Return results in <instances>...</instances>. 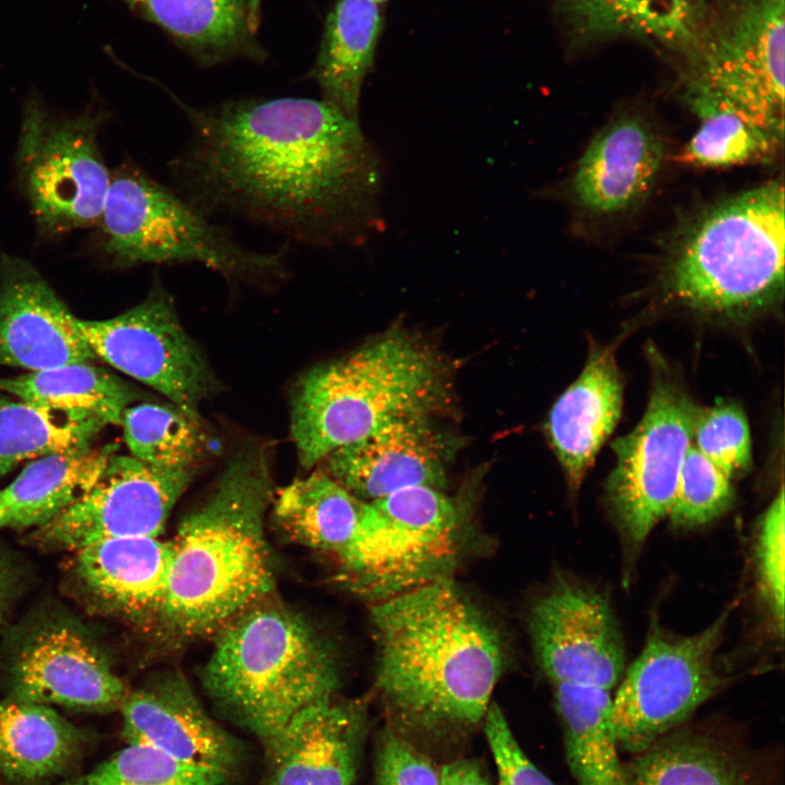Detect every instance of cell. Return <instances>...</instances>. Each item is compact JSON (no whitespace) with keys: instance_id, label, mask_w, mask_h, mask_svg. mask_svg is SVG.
Masks as SVG:
<instances>
[{"instance_id":"obj_1","label":"cell","mask_w":785,"mask_h":785,"mask_svg":"<svg viewBox=\"0 0 785 785\" xmlns=\"http://www.w3.org/2000/svg\"><path fill=\"white\" fill-rule=\"evenodd\" d=\"M168 162L171 188L208 217L261 227L310 247L359 246L383 227L379 157L360 120L323 99L186 104Z\"/></svg>"},{"instance_id":"obj_2","label":"cell","mask_w":785,"mask_h":785,"mask_svg":"<svg viewBox=\"0 0 785 785\" xmlns=\"http://www.w3.org/2000/svg\"><path fill=\"white\" fill-rule=\"evenodd\" d=\"M375 687L390 727L452 742L482 724L505 666L503 639L451 578L372 604Z\"/></svg>"},{"instance_id":"obj_3","label":"cell","mask_w":785,"mask_h":785,"mask_svg":"<svg viewBox=\"0 0 785 785\" xmlns=\"http://www.w3.org/2000/svg\"><path fill=\"white\" fill-rule=\"evenodd\" d=\"M274 495L268 451L250 445L183 517L157 618L168 631L182 638L218 631L269 594L275 572L265 517Z\"/></svg>"},{"instance_id":"obj_4","label":"cell","mask_w":785,"mask_h":785,"mask_svg":"<svg viewBox=\"0 0 785 785\" xmlns=\"http://www.w3.org/2000/svg\"><path fill=\"white\" fill-rule=\"evenodd\" d=\"M446 394L439 358L399 333L316 365L298 379L291 397L290 431L299 462L312 469L388 421L430 415Z\"/></svg>"},{"instance_id":"obj_5","label":"cell","mask_w":785,"mask_h":785,"mask_svg":"<svg viewBox=\"0 0 785 785\" xmlns=\"http://www.w3.org/2000/svg\"><path fill=\"white\" fill-rule=\"evenodd\" d=\"M339 680L323 637L297 613L262 602L219 629L203 672L218 712L261 742L304 706L336 696Z\"/></svg>"},{"instance_id":"obj_6","label":"cell","mask_w":785,"mask_h":785,"mask_svg":"<svg viewBox=\"0 0 785 785\" xmlns=\"http://www.w3.org/2000/svg\"><path fill=\"white\" fill-rule=\"evenodd\" d=\"M784 246V186L774 180L703 210L671 250L663 288L709 315L761 312L783 297Z\"/></svg>"},{"instance_id":"obj_7","label":"cell","mask_w":785,"mask_h":785,"mask_svg":"<svg viewBox=\"0 0 785 785\" xmlns=\"http://www.w3.org/2000/svg\"><path fill=\"white\" fill-rule=\"evenodd\" d=\"M111 264H201L231 283L269 285L288 276L287 251H256L171 186L132 161L111 173L98 222Z\"/></svg>"},{"instance_id":"obj_8","label":"cell","mask_w":785,"mask_h":785,"mask_svg":"<svg viewBox=\"0 0 785 785\" xmlns=\"http://www.w3.org/2000/svg\"><path fill=\"white\" fill-rule=\"evenodd\" d=\"M471 533L457 498L431 486L406 487L366 502L352 554L341 568L373 604L451 578Z\"/></svg>"},{"instance_id":"obj_9","label":"cell","mask_w":785,"mask_h":785,"mask_svg":"<svg viewBox=\"0 0 785 785\" xmlns=\"http://www.w3.org/2000/svg\"><path fill=\"white\" fill-rule=\"evenodd\" d=\"M98 114L51 111L26 102L17 141L16 168L37 226L60 234L98 225L111 173L99 144Z\"/></svg>"},{"instance_id":"obj_10","label":"cell","mask_w":785,"mask_h":785,"mask_svg":"<svg viewBox=\"0 0 785 785\" xmlns=\"http://www.w3.org/2000/svg\"><path fill=\"white\" fill-rule=\"evenodd\" d=\"M730 609L710 626L678 636L652 620L645 644L620 679L612 701L619 749L637 754L684 725L723 686L715 668Z\"/></svg>"},{"instance_id":"obj_11","label":"cell","mask_w":785,"mask_h":785,"mask_svg":"<svg viewBox=\"0 0 785 785\" xmlns=\"http://www.w3.org/2000/svg\"><path fill=\"white\" fill-rule=\"evenodd\" d=\"M699 410L679 385L656 375L640 422L612 444L616 463L605 495L631 554L668 515Z\"/></svg>"},{"instance_id":"obj_12","label":"cell","mask_w":785,"mask_h":785,"mask_svg":"<svg viewBox=\"0 0 785 785\" xmlns=\"http://www.w3.org/2000/svg\"><path fill=\"white\" fill-rule=\"evenodd\" d=\"M785 0H733L689 58L693 78L784 135Z\"/></svg>"},{"instance_id":"obj_13","label":"cell","mask_w":785,"mask_h":785,"mask_svg":"<svg viewBox=\"0 0 785 785\" xmlns=\"http://www.w3.org/2000/svg\"><path fill=\"white\" fill-rule=\"evenodd\" d=\"M95 353L117 370L150 386L185 411L217 389L201 349L180 323L173 299L155 281L140 304L107 319L77 318Z\"/></svg>"},{"instance_id":"obj_14","label":"cell","mask_w":785,"mask_h":785,"mask_svg":"<svg viewBox=\"0 0 785 785\" xmlns=\"http://www.w3.org/2000/svg\"><path fill=\"white\" fill-rule=\"evenodd\" d=\"M195 472L196 468H161L113 452L93 487L36 528L32 541L75 552L109 539L160 536Z\"/></svg>"},{"instance_id":"obj_15","label":"cell","mask_w":785,"mask_h":785,"mask_svg":"<svg viewBox=\"0 0 785 785\" xmlns=\"http://www.w3.org/2000/svg\"><path fill=\"white\" fill-rule=\"evenodd\" d=\"M536 662L552 685L613 689L625 673V647L608 602L597 592L559 582L529 615Z\"/></svg>"},{"instance_id":"obj_16","label":"cell","mask_w":785,"mask_h":785,"mask_svg":"<svg viewBox=\"0 0 785 785\" xmlns=\"http://www.w3.org/2000/svg\"><path fill=\"white\" fill-rule=\"evenodd\" d=\"M11 698L104 712L128 691L96 642L78 625L52 619L33 629L9 666Z\"/></svg>"},{"instance_id":"obj_17","label":"cell","mask_w":785,"mask_h":785,"mask_svg":"<svg viewBox=\"0 0 785 785\" xmlns=\"http://www.w3.org/2000/svg\"><path fill=\"white\" fill-rule=\"evenodd\" d=\"M367 729L363 700L334 696L304 706L261 742L265 771L258 785H352Z\"/></svg>"},{"instance_id":"obj_18","label":"cell","mask_w":785,"mask_h":785,"mask_svg":"<svg viewBox=\"0 0 785 785\" xmlns=\"http://www.w3.org/2000/svg\"><path fill=\"white\" fill-rule=\"evenodd\" d=\"M96 359L75 317L28 261L0 259V366L41 371Z\"/></svg>"},{"instance_id":"obj_19","label":"cell","mask_w":785,"mask_h":785,"mask_svg":"<svg viewBox=\"0 0 785 785\" xmlns=\"http://www.w3.org/2000/svg\"><path fill=\"white\" fill-rule=\"evenodd\" d=\"M449 454L447 438L421 414L388 421L322 461L340 485L371 502L411 486L444 490Z\"/></svg>"},{"instance_id":"obj_20","label":"cell","mask_w":785,"mask_h":785,"mask_svg":"<svg viewBox=\"0 0 785 785\" xmlns=\"http://www.w3.org/2000/svg\"><path fill=\"white\" fill-rule=\"evenodd\" d=\"M126 744L145 745L190 764L235 774L240 741L219 725L180 675L166 674L128 693L121 705Z\"/></svg>"},{"instance_id":"obj_21","label":"cell","mask_w":785,"mask_h":785,"mask_svg":"<svg viewBox=\"0 0 785 785\" xmlns=\"http://www.w3.org/2000/svg\"><path fill=\"white\" fill-rule=\"evenodd\" d=\"M664 157L652 124L637 113L608 122L591 140L568 184L572 202L593 215L625 213L651 193Z\"/></svg>"},{"instance_id":"obj_22","label":"cell","mask_w":785,"mask_h":785,"mask_svg":"<svg viewBox=\"0 0 785 785\" xmlns=\"http://www.w3.org/2000/svg\"><path fill=\"white\" fill-rule=\"evenodd\" d=\"M625 766L626 785H775V768L738 735L681 725Z\"/></svg>"},{"instance_id":"obj_23","label":"cell","mask_w":785,"mask_h":785,"mask_svg":"<svg viewBox=\"0 0 785 785\" xmlns=\"http://www.w3.org/2000/svg\"><path fill=\"white\" fill-rule=\"evenodd\" d=\"M171 561V541L119 538L75 551L72 572L80 591L98 611L141 621L158 618Z\"/></svg>"},{"instance_id":"obj_24","label":"cell","mask_w":785,"mask_h":785,"mask_svg":"<svg viewBox=\"0 0 785 785\" xmlns=\"http://www.w3.org/2000/svg\"><path fill=\"white\" fill-rule=\"evenodd\" d=\"M623 387L615 350L594 348L579 376L551 409L547 435L573 492L620 418Z\"/></svg>"},{"instance_id":"obj_25","label":"cell","mask_w":785,"mask_h":785,"mask_svg":"<svg viewBox=\"0 0 785 785\" xmlns=\"http://www.w3.org/2000/svg\"><path fill=\"white\" fill-rule=\"evenodd\" d=\"M571 35L582 41L635 38L688 58L706 25L702 0H554Z\"/></svg>"},{"instance_id":"obj_26","label":"cell","mask_w":785,"mask_h":785,"mask_svg":"<svg viewBox=\"0 0 785 785\" xmlns=\"http://www.w3.org/2000/svg\"><path fill=\"white\" fill-rule=\"evenodd\" d=\"M383 28L381 4L372 0H337L326 17L307 77L318 86L321 99L352 119L360 120L361 92Z\"/></svg>"},{"instance_id":"obj_27","label":"cell","mask_w":785,"mask_h":785,"mask_svg":"<svg viewBox=\"0 0 785 785\" xmlns=\"http://www.w3.org/2000/svg\"><path fill=\"white\" fill-rule=\"evenodd\" d=\"M114 448L57 451L28 463L0 490V530L39 528L56 518L93 487Z\"/></svg>"},{"instance_id":"obj_28","label":"cell","mask_w":785,"mask_h":785,"mask_svg":"<svg viewBox=\"0 0 785 785\" xmlns=\"http://www.w3.org/2000/svg\"><path fill=\"white\" fill-rule=\"evenodd\" d=\"M365 504L324 470H314L275 492L271 506L290 539L330 555L342 567L357 542Z\"/></svg>"},{"instance_id":"obj_29","label":"cell","mask_w":785,"mask_h":785,"mask_svg":"<svg viewBox=\"0 0 785 785\" xmlns=\"http://www.w3.org/2000/svg\"><path fill=\"white\" fill-rule=\"evenodd\" d=\"M252 0H134L131 4L167 32L200 64L262 61L249 15Z\"/></svg>"},{"instance_id":"obj_30","label":"cell","mask_w":785,"mask_h":785,"mask_svg":"<svg viewBox=\"0 0 785 785\" xmlns=\"http://www.w3.org/2000/svg\"><path fill=\"white\" fill-rule=\"evenodd\" d=\"M82 733L47 704L9 698L0 702V772L38 782L63 772L78 753Z\"/></svg>"},{"instance_id":"obj_31","label":"cell","mask_w":785,"mask_h":785,"mask_svg":"<svg viewBox=\"0 0 785 785\" xmlns=\"http://www.w3.org/2000/svg\"><path fill=\"white\" fill-rule=\"evenodd\" d=\"M686 96L698 129L675 156L678 164L718 168L769 160L783 138L706 85L687 77Z\"/></svg>"},{"instance_id":"obj_32","label":"cell","mask_w":785,"mask_h":785,"mask_svg":"<svg viewBox=\"0 0 785 785\" xmlns=\"http://www.w3.org/2000/svg\"><path fill=\"white\" fill-rule=\"evenodd\" d=\"M553 687L566 760L577 785H626L611 690L571 684Z\"/></svg>"},{"instance_id":"obj_33","label":"cell","mask_w":785,"mask_h":785,"mask_svg":"<svg viewBox=\"0 0 785 785\" xmlns=\"http://www.w3.org/2000/svg\"><path fill=\"white\" fill-rule=\"evenodd\" d=\"M0 391L20 400L65 412H86L107 425H120L122 414L136 398L120 378L92 363H74L0 378Z\"/></svg>"},{"instance_id":"obj_34","label":"cell","mask_w":785,"mask_h":785,"mask_svg":"<svg viewBox=\"0 0 785 785\" xmlns=\"http://www.w3.org/2000/svg\"><path fill=\"white\" fill-rule=\"evenodd\" d=\"M106 425L90 413L0 398V476L25 460L88 447Z\"/></svg>"},{"instance_id":"obj_35","label":"cell","mask_w":785,"mask_h":785,"mask_svg":"<svg viewBox=\"0 0 785 785\" xmlns=\"http://www.w3.org/2000/svg\"><path fill=\"white\" fill-rule=\"evenodd\" d=\"M121 426L131 456L161 468H197L212 451L200 415L174 403L128 407Z\"/></svg>"},{"instance_id":"obj_36","label":"cell","mask_w":785,"mask_h":785,"mask_svg":"<svg viewBox=\"0 0 785 785\" xmlns=\"http://www.w3.org/2000/svg\"><path fill=\"white\" fill-rule=\"evenodd\" d=\"M233 776L227 771L182 762L145 745L126 744L64 785H231Z\"/></svg>"},{"instance_id":"obj_37","label":"cell","mask_w":785,"mask_h":785,"mask_svg":"<svg viewBox=\"0 0 785 785\" xmlns=\"http://www.w3.org/2000/svg\"><path fill=\"white\" fill-rule=\"evenodd\" d=\"M734 499L730 479L691 444L668 515L679 527L704 524L726 511Z\"/></svg>"},{"instance_id":"obj_38","label":"cell","mask_w":785,"mask_h":785,"mask_svg":"<svg viewBox=\"0 0 785 785\" xmlns=\"http://www.w3.org/2000/svg\"><path fill=\"white\" fill-rule=\"evenodd\" d=\"M692 446L729 479L747 472L752 462L747 418L732 402L699 410Z\"/></svg>"},{"instance_id":"obj_39","label":"cell","mask_w":785,"mask_h":785,"mask_svg":"<svg viewBox=\"0 0 785 785\" xmlns=\"http://www.w3.org/2000/svg\"><path fill=\"white\" fill-rule=\"evenodd\" d=\"M784 488L760 518L754 546L762 593L781 633L784 626Z\"/></svg>"},{"instance_id":"obj_40","label":"cell","mask_w":785,"mask_h":785,"mask_svg":"<svg viewBox=\"0 0 785 785\" xmlns=\"http://www.w3.org/2000/svg\"><path fill=\"white\" fill-rule=\"evenodd\" d=\"M374 785H440L439 770L419 747L387 726L377 748Z\"/></svg>"},{"instance_id":"obj_41","label":"cell","mask_w":785,"mask_h":785,"mask_svg":"<svg viewBox=\"0 0 785 785\" xmlns=\"http://www.w3.org/2000/svg\"><path fill=\"white\" fill-rule=\"evenodd\" d=\"M482 724L499 785H555L524 753L496 703L490 704Z\"/></svg>"},{"instance_id":"obj_42","label":"cell","mask_w":785,"mask_h":785,"mask_svg":"<svg viewBox=\"0 0 785 785\" xmlns=\"http://www.w3.org/2000/svg\"><path fill=\"white\" fill-rule=\"evenodd\" d=\"M440 785H490L480 764L470 759H459L439 769Z\"/></svg>"},{"instance_id":"obj_43","label":"cell","mask_w":785,"mask_h":785,"mask_svg":"<svg viewBox=\"0 0 785 785\" xmlns=\"http://www.w3.org/2000/svg\"><path fill=\"white\" fill-rule=\"evenodd\" d=\"M11 589V575L5 560L0 556V624L5 613Z\"/></svg>"},{"instance_id":"obj_44","label":"cell","mask_w":785,"mask_h":785,"mask_svg":"<svg viewBox=\"0 0 785 785\" xmlns=\"http://www.w3.org/2000/svg\"><path fill=\"white\" fill-rule=\"evenodd\" d=\"M261 4L262 0H252L251 3L249 22L254 32H256L259 23Z\"/></svg>"},{"instance_id":"obj_45","label":"cell","mask_w":785,"mask_h":785,"mask_svg":"<svg viewBox=\"0 0 785 785\" xmlns=\"http://www.w3.org/2000/svg\"><path fill=\"white\" fill-rule=\"evenodd\" d=\"M372 1H374V2H376V3H378V4H382V3H384V2H386V1H388V0H372Z\"/></svg>"},{"instance_id":"obj_46","label":"cell","mask_w":785,"mask_h":785,"mask_svg":"<svg viewBox=\"0 0 785 785\" xmlns=\"http://www.w3.org/2000/svg\"><path fill=\"white\" fill-rule=\"evenodd\" d=\"M126 1H129L130 3H132L134 0H126Z\"/></svg>"}]
</instances>
